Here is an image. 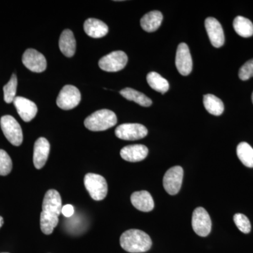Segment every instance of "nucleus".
<instances>
[{
  "label": "nucleus",
  "instance_id": "f257e3e1",
  "mask_svg": "<svg viewBox=\"0 0 253 253\" xmlns=\"http://www.w3.org/2000/svg\"><path fill=\"white\" fill-rule=\"evenodd\" d=\"M62 208V201L59 193L54 189L46 191L43 200L42 212L41 214V230L46 235L52 234L58 225Z\"/></svg>",
  "mask_w": 253,
  "mask_h": 253
},
{
  "label": "nucleus",
  "instance_id": "f03ea898",
  "mask_svg": "<svg viewBox=\"0 0 253 253\" xmlns=\"http://www.w3.org/2000/svg\"><path fill=\"white\" fill-rule=\"evenodd\" d=\"M120 243L125 251L131 253L146 252L152 246L150 236L139 229H130L123 233Z\"/></svg>",
  "mask_w": 253,
  "mask_h": 253
},
{
  "label": "nucleus",
  "instance_id": "7ed1b4c3",
  "mask_svg": "<svg viewBox=\"0 0 253 253\" xmlns=\"http://www.w3.org/2000/svg\"><path fill=\"white\" fill-rule=\"evenodd\" d=\"M117 117L111 110L102 109L88 116L84 121V126L91 131H104L116 126Z\"/></svg>",
  "mask_w": 253,
  "mask_h": 253
},
{
  "label": "nucleus",
  "instance_id": "20e7f679",
  "mask_svg": "<svg viewBox=\"0 0 253 253\" xmlns=\"http://www.w3.org/2000/svg\"><path fill=\"white\" fill-rule=\"evenodd\" d=\"M84 184L91 199L102 201L108 194V184L104 176L94 173H88L84 178Z\"/></svg>",
  "mask_w": 253,
  "mask_h": 253
},
{
  "label": "nucleus",
  "instance_id": "39448f33",
  "mask_svg": "<svg viewBox=\"0 0 253 253\" xmlns=\"http://www.w3.org/2000/svg\"><path fill=\"white\" fill-rule=\"evenodd\" d=\"M0 126L4 136L11 144L18 146L22 144V129L14 117L11 116H3L0 120Z\"/></svg>",
  "mask_w": 253,
  "mask_h": 253
},
{
  "label": "nucleus",
  "instance_id": "423d86ee",
  "mask_svg": "<svg viewBox=\"0 0 253 253\" xmlns=\"http://www.w3.org/2000/svg\"><path fill=\"white\" fill-rule=\"evenodd\" d=\"M127 61V56L124 51H113L99 60V66L106 72H118L126 67Z\"/></svg>",
  "mask_w": 253,
  "mask_h": 253
},
{
  "label": "nucleus",
  "instance_id": "0eeeda50",
  "mask_svg": "<svg viewBox=\"0 0 253 253\" xmlns=\"http://www.w3.org/2000/svg\"><path fill=\"white\" fill-rule=\"evenodd\" d=\"M81 91L76 86L66 85L60 91L56 104L60 109L71 110L76 108L81 102Z\"/></svg>",
  "mask_w": 253,
  "mask_h": 253
},
{
  "label": "nucleus",
  "instance_id": "6e6552de",
  "mask_svg": "<svg viewBox=\"0 0 253 253\" xmlns=\"http://www.w3.org/2000/svg\"><path fill=\"white\" fill-rule=\"evenodd\" d=\"M116 135L123 140L134 141L143 139L148 134L146 126L137 123H126L116 129Z\"/></svg>",
  "mask_w": 253,
  "mask_h": 253
},
{
  "label": "nucleus",
  "instance_id": "1a4fd4ad",
  "mask_svg": "<svg viewBox=\"0 0 253 253\" xmlns=\"http://www.w3.org/2000/svg\"><path fill=\"white\" fill-rule=\"evenodd\" d=\"M192 227L197 235L206 237L212 229V221L204 208H197L193 212Z\"/></svg>",
  "mask_w": 253,
  "mask_h": 253
},
{
  "label": "nucleus",
  "instance_id": "9d476101",
  "mask_svg": "<svg viewBox=\"0 0 253 253\" xmlns=\"http://www.w3.org/2000/svg\"><path fill=\"white\" fill-rule=\"evenodd\" d=\"M184 170L180 166H174L168 169L163 177V186L169 195H176L180 191Z\"/></svg>",
  "mask_w": 253,
  "mask_h": 253
},
{
  "label": "nucleus",
  "instance_id": "9b49d317",
  "mask_svg": "<svg viewBox=\"0 0 253 253\" xmlns=\"http://www.w3.org/2000/svg\"><path fill=\"white\" fill-rule=\"evenodd\" d=\"M22 61L24 66L33 72L42 73L46 68L45 57L36 49L26 50L23 55Z\"/></svg>",
  "mask_w": 253,
  "mask_h": 253
},
{
  "label": "nucleus",
  "instance_id": "f8f14e48",
  "mask_svg": "<svg viewBox=\"0 0 253 253\" xmlns=\"http://www.w3.org/2000/svg\"><path fill=\"white\" fill-rule=\"evenodd\" d=\"M176 67L182 76H186L192 71L193 61L189 48L186 43H180L176 50Z\"/></svg>",
  "mask_w": 253,
  "mask_h": 253
},
{
  "label": "nucleus",
  "instance_id": "ddd939ff",
  "mask_svg": "<svg viewBox=\"0 0 253 253\" xmlns=\"http://www.w3.org/2000/svg\"><path fill=\"white\" fill-rule=\"evenodd\" d=\"M205 26L212 46L219 48L224 45L225 38L220 23L216 18L209 17L206 18Z\"/></svg>",
  "mask_w": 253,
  "mask_h": 253
},
{
  "label": "nucleus",
  "instance_id": "4468645a",
  "mask_svg": "<svg viewBox=\"0 0 253 253\" xmlns=\"http://www.w3.org/2000/svg\"><path fill=\"white\" fill-rule=\"evenodd\" d=\"M14 104L20 117L25 122H30L36 117L38 107L31 100L22 96H16L14 100Z\"/></svg>",
  "mask_w": 253,
  "mask_h": 253
},
{
  "label": "nucleus",
  "instance_id": "2eb2a0df",
  "mask_svg": "<svg viewBox=\"0 0 253 253\" xmlns=\"http://www.w3.org/2000/svg\"><path fill=\"white\" fill-rule=\"evenodd\" d=\"M50 152V144L47 139L41 137L35 143L33 152V163L37 169L44 167Z\"/></svg>",
  "mask_w": 253,
  "mask_h": 253
},
{
  "label": "nucleus",
  "instance_id": "dca6fc26",
  "mask_svg": "<svg viewBox=\"0 0 253 253\" xmlns=\"http://www.w3.org/2000/svg\"><path fill=\"white\" fill-rule=\"evenodd\" d=\"M149 149L142 144H134L126 146L121 151L123 159L128 162L135 163L143 161L147 157Z\"/></svg>",
  "mask_w": 253,
  "mask_h": 253
},
{
  "label": "nucleus",
  "instance_id": "f3484780",
  "mask_svg": "<svg viewBox=\"0 0 253 253\" xmlns=\"http://www.w3.org/2000/svg\"><path fill=\"white\" fill-rule=\"evenodd\" d=\"M131 202L134 208L142 212H150L154 208V199L146 191L133 193L131 196Z\"/></svg>",
  "mask_w": 253,
  "mask_h": 253
},
{
  "label": "nucleus",
  "instance_id": "a211bd4d",
  "mask_svg": "<svg viewBox=\"0 0 253 253\" xmlns=\"http://www.w3.org/2000/svg\"><path fill=\"white\" fill-rule=\"evenodd\" d=\"M84 31L91 38H101L108 34L109 28L101 20L88 18L84 23Z\"/></svg>",
  "mask_w": 253,
  "mask_h": 253
},
{
  "label": "nucleus",
  "instance_id": "6ab92c4d",
  "mask_svg": "<svg viewBox=\"0 0 253 253\" xmlns=\"http://www.w3.org/2000/svg\"><path fill=\"white\" fill-rule=\"evenodd\" d=\"M59 48L61 52L67 57L74 56L76 50V41L71 30H65L61 33L59 39Z\"/></svg>",
  "mask_w": 253,
  "mask_h": 253
},
{
  "label": "nucleus",
  "instance_id": "aec40b11",
  "mask_svg": "<svg viewBox=\"0 0 253 253\" xmlns=\"http://www.w3.org/2000/svg\"><path fill=\"white\" fill-rule=\"evenodd\" d=\"M163 14L159 11H152L141 18L140 23L144 31L152 33L157 31L163 21Z\"/></svg>",
  "mask_w": 253,
  "mask_h": 253
},
{
  "label": "nucleus",
  "instance_id": "412c9836",
  "mask_svg": "<svg viewBox=\"0 0 253 253\" xmlns=\"http://www.w3.org/2000/svg\"><path fill=\"white\" fill-rule=\"evenodd\" d=\"M120 93L126 99L134 101L136 104L144 106V107H149L152 105V101L150 98L140 91H136L131 88H125L120 91Z\"/></svg>",
  "mask_w": 253,
  "mask_h": 253
},
{
  "label": "nucleus",
  "instance_id": "4be33fe9",
  "mask_svg": "<svg viewBox=\"0 0 253 253\" xmlns=\"http://www.w3.org/2000/svg\"><path fill=\"white\" fill-rule=\"evenodd\" d=\"M204 104L206 111L213 116H219L224 112V106L222 101L214 95H204Z\"/></svg>",
  "mask_w": 253,
  "mask_h": 253
},
{
  "label": "nucleus",
  "instance_id": "5701e85b",
  "mask_svg": "<svg viewBox=\"0 0 253 253\" xmlns=\"http://www.w3.org/2000/svg\"><path fill=\"white\" fill-rule=\"evenodd\" d=\"M233 26L236 33L243 38H250L253 36V24L249 18L237 16L234 20Z\"/></svg>",
  "mask_w": 253,
  "mask_h": 253
},
{
  "label": "nucleus",
  "instance_id": "b1692460",
  "mask_svg": "<svg viewBox=\"0 0 253 253\" xmlns=\"http://www.w3.org/2000/svg\"><path fill=\"white\" fill-rule=\"evenodd\" d=\"M148 84L154 90L165 94L167 92L169 88V83L167 80L162 77L159 73L151 72L146 76Z\"/></svg>",
  "mask_w": 253,
  "mask_h": 253
},
{
  "label": "nucleus",
  "instance_id": "393cba45",
  "mask_svg": "<svg viewBox=\"0 0 253 253\" xmlns=\"http://www.w3.org/2000/svg\"><path fill=\"white\" fill-rule=\"evenodd\" d=\"M236 154L241 162L248 168H253V149L246 142L238 145Z\"/></svg>",
  "mask_w": 253,
  "mask_h": 253
},
{
  "label": "nucleus",
  "instance_id": "a878e982",
  "mask_svg": "<svg viewBox=\"0 0 253 253\" xmlns=\"http://www.w3.org/2000/svg\"><path fill=\"white\" fill-rule=\"evenodd\" d=\"M17 78L15 74H13L9 83L4 86V99L7 104L14 102L15 98L16 97V89H17Z\"/></svg>",
  "mask_w": 253,
  "mask_h": 253
},
{
  "label": "nucleus",
  "instance_id": "bb28decb",
  "mask_svg": "<svg viewBox=\"0 0 253 253\" xmlns=\"http://www.w3.org/2000/svg\"><path fill=\"white\" fill-rule=\"evenodd\" d=\"M12 169V161L9 154L0 149V175L6 176L11 172Z\"/></svg>",
  "mask_w": 253,
  "mask_h": 253
},
{
  "label": "nucleus",
  "instance_id": "cd10ccee",
  "mask_svg": "<svg viewBox=\"0 0 253 253\" xmlns=\"http://www.w3.org/2000/svg\"><path fill=\"white\" fill-rule=\"evenodd\" d=\"M234 221L238 229L244 234H249L251 230V224L249 218L241 213H237L234 216Z\"/></svg>",
  "mask_w": 253,
  "mask_h": 253
},
{
  "label": "nucleus",
  "instance_id": "c85d7f7f",
  "mask_svg": "<svg viewBox=\"0 0 253 253\" xmlns=\"http://www.w3.org/2000/svg\"><path fill=\"white\" fill-rule=\"evenodd\" d=\"M239 76L241 81H248L253 77V59L245 63L240 68Z\"/></svg>",
  "mask_w": 253,
  "mask_h": 253
},
{
  "label": "nucleus",
  "instance_id": "c756f323",
  "mask_svg": "<svg viewBox=\"0 0 253 253\" xmlns=\"http://www.w3.org/2000/svg\"><path fill=\"white\" fill-rule=\"evenodd\" d=\"M61 213L66 217H72L73 214H74V208L71 205H66V206H63Z\"/></svg>",
  "mask_w": 253,
  "mask_h": 253
},
{
  "label": "nucleus",
  "instance_id": "7c9ffc66",
  "mask_svg": "<svg viewBox=\"0 0 253 253\" xmlns=\"http://www.w3.org/2000/svg\"><path fill=\"white\" fill-rule=\"evenodd\" d=\"M3 224H4V219L0 216V228L2 226Z\"/></svg>",
  "mask_w": 253,
  "mask_h": 253
},
{
  "label": "nucleus",
  "instance_id": "2f4dec72",
  "mask_svg": "<svg viewBox=\"0 0 253 253\" xmlns=\"http://www.w3.org/2000/svg\"><path fill=\"white\" fill-rule=\"evenodd\" d=\"M252 101H253V94H252Z\"/></svg>",
  "mask_w": 253,
  "mask_h": 253
}]
</instances>
